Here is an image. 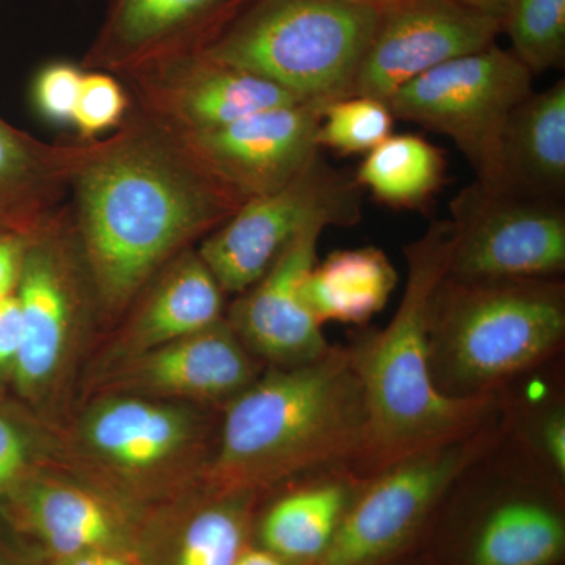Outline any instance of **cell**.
Listing matches in <instances>:
<instances>
[{
	"label": "cell",
	"instance_id": "obj_3",
	"mask_svg": "<svg viewBox=\"0 0 565 565\" xmlns=\"http://www.w3.org/2000/svg\"><path fill=\"white\" fill-rule=\"evenodd\" d=\"M451 221H437L405 247L407 281L382 330H364L348 345L366 407V448L359 471L381 473L397 462L462 440L501 415V396L456 399L435 388L429 367V308L448 275Z\"/></svg>",
	"mask_w": 565,
	"mask_h": 565
},
{
	"label": "cell",
	"instance_id": "obj_16",
	"mask_svg": "<svg viewBox=\"0 0 565 565\" xmlns=\"http://www.w3.org/2000/svg\"><path fill=\"white\" fill-rule=\"evenodd\" d=\"M326 228L315 225L300 234L255 285L237 294L225 316L245 348L269 367L302 366L332 349L303 297Z\"/></svg>",
	"mask_w": 565,
	"mask_h": 565
},
{
	"label": "cell",
	"instance_id": "obj_19",
	"mask_svg": "<svg viewBox=\"0 0 565 565\" xmlns=\"http://www.w3.org/2000/svg\"><path fill=\"white\" fill-rule=\"evenodd\" d=\"M256 494H218L202 486L152 505L137 520L139 565H234L250 541Z\"/></svg>",
	"mask_w": 565,
	"mask_h": 565
},
{
	"label": "cell",
	"instance_id": "obj_10",
	"mask_svg": "<svg viewBox=\"0 0 565 565\" xmlns=\"http://www.w3.org/2000/svg\"><path fill=\"white\" fill-rule=\"evenodd\" d=\"M455 247L446 277L459 281L561 277L565 211L559 202L494 192L479 182L451 202Z\"/></svg>",
	"mask_w": 565,
	"mask_h": 565
},
{
	"label": "cell",
	"instance_id": "obj_26",
	"mask_svg": "<svg viewBox=\"0 0 565 565\" xmlns=\"http://www.w3.org/2000/svg\"><path fill=\"white\" fill-rule=\"evenodd\" d=\"M446 166L445 152L430 141L415 134H392L364 156L353 180L385 206L424 211L444 188Z\"/></svg>",
	"mask_w": 565,
	"mask_h": 565
},
{
	"label": "cell",
	"instance_id": "obj_4",
	"mask_svg": "<svg viewBox=\"0 0 565 565\" xmlns=\"http://www.w3.org/2000/svg\"><path fill=\"white\" fill-rule=\"evenodd\" d=\"M564 341L565 285L559 277H445L435 289L429 367L435 388L445 396H498L555 359Z\"/></svg>",
	"mask_w": 565,
	"mask_h": 565
},
{
	"label": "cell",
	"instance_id": "obj_11",
	"mask_svg": "<svg viewBox=\"0 0 565 565\" xmlns=\"http://www.w3.org/2000/svg\"><path fill=\"white\" fill-rule=\"evenodd\" d=\"M65 211L33 234L25 250L17 296L24 338L11 377L18 394L41 403L66 367L84 313V263Z\"/></svg>",
	"mask_w": 565,
	"mask_h": 565
},
{
	"label": "cell",
	"instance_id": "obj_35",
	"mask_svg": "<svg viewBox=\"0 0 565 565\" xmlns=\"http://www.w3.org/2000/svg\"><path fill=\"white\" fill-rule=\"evenodd\" d=\"M33 555L41 565H139L134 553L111 552V550H98V552L71 556H44L36 552Z\"/></svg>",
	"mask_w": 565,
	"mask_h": 565
},
{
	"label": "cell",
	"instance_id": "obj_9",
	"mask_svg": "<svg viewBox=\"0 0 565 565\" xmlns=\"http://www.w3.org/2000/svg\"><path fill=\"white\" fill-rule=\"evenodd\" d=\"M360 191L319 151L285 188L247 200L196 252L225 294L244 292L311 226L355 225Z\"/></svg>",
	"mask_w": 565,
	"mask_h": 565
},
{
	"label": "cell",
	"instance_id": "obj_30",
	"mask_svg": "<svg viewBox=\"0 0 565 565\" xmlns=\"http://www.w3.org/2000/svg\"><path fill=\"white\" fill-rule=\"evenodd\" d=\"M41 468L35 430L17 412L0 405V509Z\"/></svg>",
	"mask_w": 565,
	"mask_h": 565
},
{
	"label": "cell",
	"instance_id": "obj_1",
	"mask_svg": "<svg viewBox=\"0 0 565 565\" xmlns=\"http://www.w3.org/2000/svg\"><path fill=\"white\" fill-rule=\"evenodd\" d=\"M68 185L82 263L106 316L129 310L159 270L244 204L145 111L111 139L77 147Z\"/></svg>",
	"mask_w": 565,
	"mask_h": 565
},
{
	"label": "cell",
	"instance_id": "obj_5",
	"mask_svg": "<svg viewBox=\"0 0 565 565\" xmlns=\"http://www.w3.org/2000/svg\"><path fill=\"white\" fill-rule=\"evenodd\" d=\"M193 404L134 394H99L74 424V462L134 515L200 486L215 438ZM217 437V435H215Z\"/></svg>",
	"mask_w": 565,
	"mask_h": 565
},
{
	"label": "cell",
	"instance_id": "obj_7",
	"mask_svg": "<svg viewBox=\"0 0 565 565\" xmlns=\"http://www.w3.org/2000/svg\"><path fill=\"white\" fill-rule=\"evenodd\" d=\"M533 77L514 52L494 43L408 82L388 106L394 118L449 137L476 182L504 192V132L512 111L533 93Z\"/></svg>",
	"mask_w": 565,
	"mask_h": 565
},
{
	"label": "cell",
	"instance_id": "obj_24",
	"mask_svg": "<svg viewBox=\"0 0 565 565\" xmlns=\"http://www.w3.org/2000/svg\"><path fill=\"white\" fill-rule=\"evenodd\" d=\"M504 192L559 202L565 191V82L531 93L505 128Z\"/></svg>",
	"mask_w": 565,
	"mask_h": 565
},
{
	"label": "cell",
	"instance_id": "obj_28",
	"mask_svg": "<svg viewBox=\"0 0 565 565\" xmlns=\"http://www.w3.org/2000/svg\"><path fill=\"white\" fill-rule=\"evenodd\" d=\"M393 125L388 104L370 96H348L327 104L316 145L341 156H366L392 136Z\"/></svg>",
	"mask_w": 565,
	"mask_h": 565
},
{
	"label": "cell",
	"instance_id": "obj_12",
	"mask_svg": "<svg viewBox=\"0 0 565 565\" xmlns=\"http://www.w3.org/2000/svg\"><path fill=\"white\" fill-rule=\"evenodd\" d=\"M503 21L457 0H396L381 21L353 84V95L388 104L394 93L452 58L492 46Z\"/></svg>",
	"mask_w": 565,
	"mask_h": 565
},
{
	"label": "cell",
	"instance_id": "obj_22",
	"mask_svg": "<svg viewBox=\"0 0 565 565\" xmlns=\"http://www.w3.org/2000/svg\"><path fill=\"white\" fill-rule=\"evenodd\" d=\"M367 479L355 468L338 467L292 482L259 520V546L297 565L313 563Z\"/></svg>",
	"mask_w": 565,
	"mask_h": 565
},
{
	"label": "cell",
	"instance_id": "obj_21",
	"mask_svg": "<svg viewBox=\"0 0 565 565\" xmlns=\"http://www.w3.org/2000/svg\"><path fill=\"white\" fill-rule=\"evenodd\" d=\"M557 484L531 463L516 479V489L490 505L479 522L468 565H552L564 553L563 514L545 486Z\"/></svg>",
	"mask_w": 565,
	"mask_h": 565
},
{
	"label": "cell",
	"instance_id": "obj_23",
	"mask_svg": "<svg viewBox=\"0 0 565 565\" xmlns=\"http://www.w3.org/2000/svg\"><path fill=\"white\" fill-rule=\"evenodd\" d=\"M74 150L41 143L0 117V232L31 237L52 221Z\"/></svg>",
	"mask_w": 565,
	"mask_h": 565
},
{
	"label": "cell",
	"instance_id": "obj_39",
	"mask_svg": "<svg viewBox=\"0 0 565 565\" xmlns=\"http://www.w3.org/2000/svg\"><path fill=\"white\" fill-rule=\"evenodd\" d=\"M353 2L371 3V6H377L382 7V9H385L386 6L396 2V0H353Z\"/></svg>",
	"mask_w": 565,
	"mask_h": 565
},
{
	"label": "cell",
	"instance_id": "obj_33",
	"mask_svg": "<svg viewBox=\"0 0 565 565\" xmlns=\"http://www.w3.org/2000/svg\"><path fill=\"white\" fill-rule=\"evenodd\" d=\"M24 338V322L17 294L0 300V373L13 371Z\"/></svg>",
	"mask_w": 565,
	"mask_h": 565
},
{
	"label": "cell",
	"instance_id": "obj_15",
	"mask_svg": "<svg viewBox=\"0 0 565 565\" xmlns=\"http://www.w3.org/2000/svg\"><path fill=\"white\" fill-rule=\"evenodd\" d=\"M128 76L136 84L145 114L181 137L300 103L274 82L212 61L203 52L152 63Z\"/></svg>",
	"mask_w": 565,
	"mask_h": 565
},
{
	"label": "cell",
	"instance_id": "obj_17",
	"mask_svg": "<svg viewBox=\"0 0 565 565\" xmlns=\"http://www.w3.org/2000/svg\"><path fill=\"white\" fill-rule=\"evenodd\" d=\"M253 0H110L88 68L132 71L202 52Z\"/></svg>",
	"mask_w": 565,
	"mask_h": 565
},
{
	"label": "cell",
	"instance_id": "obj_13",
	"mask_svg": "<svg viewBox=\"0 0 565 565\" xmlns=\"http://www.w3.org/2000/svg\"><path fill=\"white\" fill-rule=\"evenodd\" d=\"M262 364L223 318L200 332L107 364L99 394L225 407L263 374Z\"/></svg>",
	"mask_w": 565,
	"mask_h": 565
},
{
	"label": "cell",
	"instance_id": "obj_34",
	"mask_svg": "<svg viewBox=\"0 0 565 565\" xmlns=\"http://www.w3.org/2000/svg\"><path fill=\"white\" fill-rule=\"evenodd\" d=\"M31 237L0 232V300L18 291Z\"/></svg>",
	"mask_w": 565,
	"mask_h": 565
},
{
	"label": "cell",
	"instance_id": "obj_37",
	"mask_svg": "<svg viewBox=\"0 0 565 565\" xmlns=\"http://www.w3.org/2000/svg\"><path fill=\"white\" fill-rule=\"evenodd\" d=\"M457 2L462 3L468 9L481 11V13L503 21L515 0H457Z\"/></svg>",
	"mask_w": 565,
	"mask_h": 565
},
{
	"label": "cell",
	"instance_id": "obj_20",
	"mask_svg": "<svg viewBox=\"0 0 565 565\" xmlns=\"http://www.w3.org/2000/svg\"><path fill=\"white\" fill-rule=\"evenodd\" d=\"M106 353V364L131 359L225 318V291L191 248L152 277Z\"/></svg>",
	"mask_w": 565,
	"mask_h": 565
},
{
	"label": "cell",
	"instance_id": "obj_18",
	"mask_svg": "<svg viewBox=\"0 0 565 565\" xmlns=\"http://www.w3.org/2000/svg\"><path fill=\"white\" fill-rule=\"evenodd\" d=\"M14 531L44 556L111 550L134 553L139 516L85 481L33 473L0 509Z\"/></svg>",
	"mask_w": 565,
	"mask_h": 565
},
{
	"label": "cell",
	"instance_id": "obj_31",
	"mask_svg": "<svg viewBox=\"0 0 565 565\" xmlns=\"http://www.w3.org/2000/svg\"><path fill=\"white\" fill-rule=\"evenodd\" d=\"M129 98L120 82L106 73L84 74L73 121L84 139L121 126L128 114Z\"/></svg>",
	"mask_w": 565,
	"mask_h": 565
},
{
	"label": "cell",
	"instance_id": "obj_38",
	"mask_svg": "<svg viewBox=\"0 0 565 565\" xmlns=\"http://www.w3.org/2000/svg\"><path fill=\"white\" fill-rule=\"evenodd\" d=\"M0 565H41L35 555L14 548L0 539Z\"/></svg>",
	"mask_w": 565,
	"mask_h": 565
},
{
	"label": "cell",
	"instance_id": "obj_32",
	"mask_svg": "<svg viewBox=\"0 0 565 565\" xmlns=\"http://www.w3.org/2000/svg\"><path fill=\"white\" fill-rule=\"evenodd\" d=\"M84 73L71 63H51L44 66L33 84V102L46 120L70 125Z\"/></svg>",
	"mask_w": 565,
	"mask_h": 565
},
{
	"label": "cell",
	"instance_id": "obj_29",
	"mask_svg": "<svg viewBox=\"0 0 565 565\" xmlns=\"http://www.w3.org/2000/svg\"><path fill=\"white\" fill-rule=\"evenodd\" d=\"M542 403L544 404L541 407L530 404L526 411H516V414L526 415L525 422L503 415L505 429L515 430L516 440L523 444V449L534 465H537L550 478L563 484L565 481L564 399L555 396Z\"/></svg>",
	"mask_w": 565,
	"mask_h": 565
},
{
	"label": "cell",
	"instance_id": "obj_25",
	"mask_svg": "<svg viewBox=\"0 0 565 565\" xmlns=\"http://www.w3.org/2000/svg\"><path fill=\"white\" fill-rule=\"evenodd\" d=\"M397 280V270L381 248H345L311 267L303 282L305 302L321 326H364L384 310Z\"/></svg>",
	"mask_w": 565,
	"mask_h": 565
},
{
	"label": "cell",
	"instance_id": "obj_14",
	"mask_svg": "<svg viewBox=\"0 0 565 565\" xmlns=\"http://www.w3.org/2000/svg\"><path fill=\"white\" fill-rule=\"evenodd\" d=\"M326 106L288 104L214 131L178 137L215 180L245 203L285 188L321 151L316 132Z\"/></svg>",
	"mask_w": 565,
	"mask_h": 565
},
{
	"label": "cell",
	"instance_id": "obj_36",
	"mask_svg": "<svg viewBox=\"0 0 565 565\" xmlns=\"http://www.w3.org/2000/svg\"><path fill=\"white\" fill-rule=\"evenodd\" d=\"M234 565H297L291 561L285 559V557L275 555L269 550L263 548V546L248 545L247 548L241 553Z\"/></svg>",
	"mask_w": 565,
	"mask_h": 565
},
{
	"label": "cell",
	"instance_id": "obj_6",
	"mask_svg": "<svg viewBox=\"0 0 565 565\" xmlns=\"http://www.w3.org/2000/svg\"><path fill=\"white\" fill-rule=\"evenodd\" d=\"M382 10L353 0H253L202 52L300 102L329 104L353 95Z\"/></svg>",
	"mask_w": 565,
	"mask_h": 565
},
{
	"label": "cell",
	"instance_id": "obj_8",
	"mask_svg": "<svg viewBox=\"0 0 565 565\" xmlns=\"http://www.w3.org/2000/svg\"><path fill=\"white\" fill-rule=\"evenodd\" d=\"M503 416L462 440L370 476L332 541L308 565H375L407 544L449 490L503 441Z\"/></svg>",
	"mask_w": 565,
	"mask_h": 565
},
{
	"label": "cell",
	"instance_id": "obj_27",
	"mask_svg": "<svg viewBox=\"0 0 565 565\" xmlns=\"http://www.w3.org/2000/svg\"><path fill=\"white\" fill-rule=\"evenodd\" d=\"M512 52L535 74L565 61V0H515L503 20Z\"/></svg>",
	"mask_w": 565,
	"mask_h": 565
},
{
	"label": "cell",
	"instance_id": "obj_2",
	"mask_svg": "<svg viewBox=\"0 0 565 565\" xmlns=\"http://www.w3.org/2000/svg\"><path fill=\"white\" fill-rule=\"evenodd\" d=\"M366 429L362 384L348 345L333 344L302 366L267 367L223 407L200 486L259 497L332 468L359 471Z\"/></svg>",
	"mask_w": 565,
	"mask_h": 565
}]
</instances>
